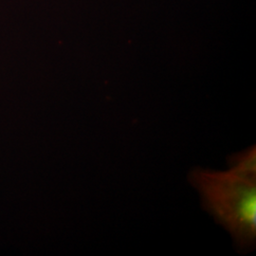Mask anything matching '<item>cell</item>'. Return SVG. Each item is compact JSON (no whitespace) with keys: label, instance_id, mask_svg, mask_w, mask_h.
Wrapping results in <instances>:
<instances>
[{"label":"cell","instance_id":"6da1fadb","mask_svg":"<svg viewBox=\"0 0 256 256\" xmlns=\"http://www.w3.org/2000/svg\"><path fill=\"white\" fill-rule=\"evenodd\" d=\"M188 178L200 194L204 209L229 232L238 248L252 250L256 240V176L232 169L194 168Z\"/></svg>","mask_w":256,"mask_h":256},{"label":"cell","instance_id":"7a4b0ae2","mask_svg":"<svg viewBox=\"0 0 256 256\" xmlns=\"http://www.w3.org/2000/svg\"><path fill=\"white\" fill-rule=\"evenodd\" d=\"M229 169L240 174L256 176V146L250 147L243 152L230 156L229 158Z\"/></svg>","mask_w":256,"mask_h":256}]
</instances>
